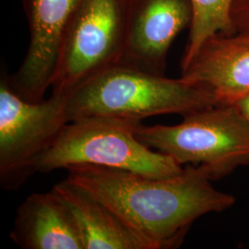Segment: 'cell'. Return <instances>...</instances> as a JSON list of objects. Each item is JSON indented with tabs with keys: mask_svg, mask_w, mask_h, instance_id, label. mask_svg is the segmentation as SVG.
Here are the masks:
<instances>
[{
	"mask_svg": "<svg viewBox=\"0 0 249 249\" xmlns=\"http://www.w3.org/2000/svg\"><path fill=\"white\" fill-rule=\"evenodd\" d=\"M66 170L70 182L111 208L151 249L175 248L196 219L235 202L234 196L213 187L210 174L200 165H186L169 178L96 165Z\"/></svg>",
	"mask_w": 249,
	"mask_h": 249,
	"instance_id": "1",
	"label": "cell"
},
{
	"mask_svg": "<svg viewBox=\"0 0 249 249\" xmlns=\"http://www.w3.org/2000/svg\"><path fill=\"white\" fill-rule=\"evenodd\" d=\"M66 96L70 122L90 116L142 122L150 116H187L218 105L213 93L198 83L121 65L99 73Z\"/></svg>",
	"mask_w": 249,
	"mask_h": 249,
	"instance_id": "2",
	"label": "cell"
},
{
	"mask_svg": "<svg viewBox=\"0 0 249 249\" xmlns=\"http://www.w3.org/2000/svg\"><path fill=\"white\" fill-rule=\"evenodd\" d=\"M142 122L115 116H90L66 124L37 160L36 173L76 165L125 170L151 178L179 175L184 167L169 155L142 142L136 129Z\"/></svg>",
	"mask_w": 249,
	"mask_h": 249,
	"instance_id": "3",
	"label": "cell"
},
{
	"mask_svg": "<svg viewBox=\"0 0 249 249\" xmlns=\"http://www.w3.org/2000/svg\"><path fill=\"white\" fill-rule=\"evenodd\" d=\"M178 124L143 125L138 139L180 165H200L213 180L249 164V123L233 104H220L183 116Z\"/></svg>",
	"mask_w": 249,
	"mask_h": 249,
	"instance_id": "4",
	"label": "cell"
},
{
	"mask_svg": "<svg viewBox=\"0 0 249 249\" xmlns=\"http://www.w3.org/2000/svg\"><path fill=\"white\" fill-rule=\"evenodd\" d=\"M67 96L53 94L30 102L12 88L2 69L0 78V185L16 190L36 174V165L68 124Z\"/></svg>",
	"mask_w": 249,
	"mask_h": 249,
	"instance_id": "5",
	"label": "cell"
},
{
	"mask_svg": "<svg viewBox=\"0 0 249 249\" xmlns=\"http://www.w3.org/2000/svg\"><path fill=\"white\" fill-rule=\"evenodd\" d=\"M128 0H84L63 41L53 94L68 95L83 82L118 65L124 50Z\"/></svg>",
	"mask_w": 249,
	"mask_h": 249,
	"instance_id": "6",
	"label": "cell"
},
{
	"mask_svg": "<svg viewBox=\"0 0 249 249\" xmlns=\"http://www.w3.org/2000/svg\"><path fill=\"white\" fill-rule=\"evenodd\" d=\"M84 0H21L30 44L18 71L9 81L19 96L30 102L45 100L51 88L63 41Z\"/></svg>",
	"mask_w": 249,
	"mask_h": 249,
	"instance_id": "7",
	"label": "cell"
},
{
	"mask_svg": "<svg viewBox=\"0 0 249 249\" xmlns=\"http://www.w3.org/2000/svg\"><path fill=\"white\" fill-rule=\"evenodd\" d=\"M192 19V0H128L126 38L118 65L165 75L170 47Z\"/></svg>",
	"mask_w": 249,
	"mask_h": 249,
	"instance_id": "8",
	"label": "cell"
},
{
	"mask_svg": "<svg viewBox=\"0 0 249 249\" xmlns=\"http://www.w3.org/2000/svg\"><path fill=\"white\" fill-rule=\"evenodd\" d=\"M181 77L206 87L218 105L234 104L249 93V36H211L181 69Z\"/></svg>",
	"mask_w": 249,
	"mask_h": 249,
	"instance_id": "9",
	"label": "cell"
},
{
	"mask_svg": "<svg viewBox=\"0 0 249 249\" xmlns=\"http://www.w3.org/2000/svg\"><path fill=\"white\" fill-rule=\"evenodd\" d=\"M10 238L23 249H85L71 209L53 188L18 206Z\"/></svg>",
	"mask_w": 249,
	"mask_h": 249,
	"instance_id": "10",
	"label": "cell"
},
{
	"mask_svg": "<svg viewBox=\"0 0 249 249\" xmlns=\"http://www.w3.org/2000/svg\"><path fill=\"white\" fill-rule=\"evenodd\" d=\"M53 189L71 209L85 249H151L111 208L68 179Z\"/></svg>",
	"mask_w": 249,
	"mask_h": 249,
	"instance_id": "11",
	"label": "cell"
},
{
	"mask_svg": "<svg viewBox=\"0 0 249 249\" xmlns=\"http://www.w3.org/2000/svg\"><path fill=\"white\" fill-rule=\"evenodd\" d=\"M232 3L233 0H192L193 19L181 59V69L187 66L211 36L236 34L231 18Z\"/></svg>",
	"mask_w": 249,
	"mask_h": 249,
	"instance_id": "12",
	"label": "cell"
},
{
	"mask_svg": "<svg viewBox=\"0 0 249 249\" xmlns=\"http://www.w3.org/2000/svg\"><path fill=\"white\" fill-rule=\"evenodd\" d=\"M231 18L236 33L249 36V0H233Z\"/></svg>",
	"mask_w": 249,
	"mask_h": 249,
	"instance_id": "13",
	"label": "cell"
},
{
	"mask_svg": "<svg viewBox=\"0 0 249 249\" xmlns=\"http://www.w3.org/2000/svg\"><path fill=\"white\" fill-rule=\"evenodd\" d=\"M233 105L237 107L242 116H244L249 123V93L237 100Z\"/></svg>",
	"mask_w": 249,
	"mask_h": 249,
	"instance_id": "14",
	"label": "cell"
}]
</instances>
